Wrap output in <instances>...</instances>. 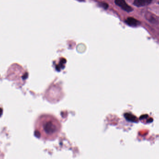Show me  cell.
I'll use <instances>...</instances> for the list:
<instances>
[{
  "label": "cell",
  "mask_w": 159,
  "mask_h": 159,
  "mask_svg": "<svg viewBox=\"0 0 159 159\" xmlns=\"http://www.w3.org/2000/svg\"><path fill=\"white\" fill-rule=\"evenodd\" d=\"M61 129L59 120L53 115L44 114L38 118L35 123V135L44 140H54Z\"/></svg>",
  "instance_id": "cell-1"
},
{
  "label": "cell",
  "mask_w": 159,
  "mask_h": 159,
  "mask_svg": "<svg viewBox=\"0 0 159 159\" xmlns=\"http://www.w3.org/2000/svg\"><path fill=\"white\" fill-rule=\"evenodd\" d=\"M115 3L118 6L121 7L124 11L128 12H130L133 11L132 7L126 3L125 0H115Z\"/></svg>",
  "instance_id": "cell-2"
},
{
  "label": "cell",
  "mask_w": 159,
  "mask_h": 159,
  "mask_svg": "<svg viewBox=\"0 0 159 159\" xmlns=\"http://www.w3.org/2000/svg\"><path fill=\"white\" fill-rule=\"evenodd\" d=\"M125 23L129 26L133 27L138 26L141 24V23L138 20L131 17L128 18L125 20Z\"/></svg>",
  "instance_id": "cell-3"
},
{
  "label": "cell",
  "mask_w": 159,
  "mask_h": 159,
  "mask_svg": "<svg viewBox=\"0 0 159 159\" xmlns=\"http://www.w3.org/2000/svg\"><path fill=\"white\" fill-rule=\"evenodd\" d=\"M152 2V0H135L134 4L137 7H143L150 4Z\"/></svg>",
  "instance_id": "cell-4"
},
{
  "label": "cell",
  "mask_w": 159,
  "mask_h": 159,
  "mask_svg": "<svg viewBox=\"0 0 159 159\" xmlns=\"http://www.w3.org/2000/svg\"><path fill=\"white\" fill-rule=\"evenodd\" d=\"M125 117L129 121L135 122H136L138 121L137 118L134 115L132 114L127 113V114H125Z\"/></svg>",
  "instance_id": "cell-5"
},
{
  "label": "cell",
  "mask_w": 159,
  "mask_h": 159,
  "mask_svg": "<svg viewBox=\"0 0 159 159\" xmlns=\"http://www.w3.org/2000/svg\"><path fill=\"white\" fill-rule=\"evenodd\" d=\"M101 5V6H102V7L104 8V9H107V7H108V5H107V4H106V3H102Z\"/></svg>",
  "instance_id": "cell-6"
},
{
  "label": "cell",
  "mask_w": 159,
  "mask_h": 159,
  "mask_svg": "<svg viewBox=\"0 0 159 159\" xmlns=\"http://www.w3.org/2000/svg\"><path fill=\"white\" fill-rule=\"evenodd\" d=\"M148 116L147 115H143L141 116H140V119H143V118H145L146 117H147Z\"/></svg>",
  "instance_id": "cell-7"
},
{
  "label": "cell",
  "mask_w": 159,
  "mask_h": 159,
  "mask_svg": "<svg viewBox=\"0 0 159 159\" xmlns=\"http://www.w3.org/2000/svg\"><path fill=\"white\" fill-rule=\"evenodd\" d=\"M2 109L0 108V116L2 115Z\"/></svg>",
  "instance_id": "cell-8"
},
{
  "label": "cell",
  "mask_w": 159,
  "mask_h": 159,
  "mask_svg": "<svg viewBox=\"0 0 159 159\" xmlns=\"http://www.w3.org/2000/svg\"><path fill=\"white\" fill-rule=\"evenodd\" d=\"M77 1H78L79 2H84V0H77Z\"/></svg>",
  "instance_id": "cell-9"
},
{
  "label": "cell",
  "mask_w": 159,
  "mask_h": 159,
  "mask_svg": "<svg viewBox=\"0 0 159 159\" xmlns=\"http://www.w3.org/2000/svg\"></svg>",
  "instance_id": "cell-10"
}]
</instances>
